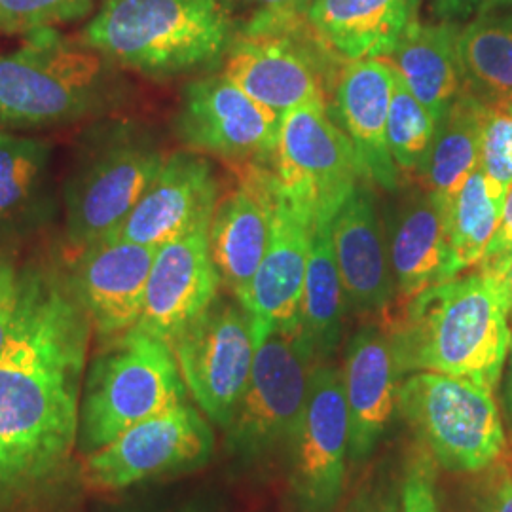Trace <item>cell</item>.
Masks as SVG:
<instances>
[{"mask_svg": "<svg viewBox=\"0 0 512 512\" xmlns=\"http://www.w3.org/2000/svg\"><path fill=\"white\" fill-rule=\"evenodd\" d=\"M92 321L52 274L35 319L0 357V511L59 482L78 437Z\"/></svg>", "mask_w": 512, "mask_h": 512, "instance_id": "6da1fadb", "label": "cell"}, {"mask_svg": "<svg viewBox=\"0 0 512 512\" xmlns=\"http://www.w3.org/2000/svg\"><path fill=\"white\" fill-rule=\"evenodd\" d=\"M511 323L501 287L478 270L404 300L384 329L401 374L440 372L495 391L511 353Z\"/></svg>", "mask_w": 512, "mask_h": 512, "instance_id": "7a4b0ae2", "label": "cell"}, {"mask_svg": "<svg viewBox=\"0 0 512 512\" xmlns=\"http://www.w3.org/2000/svg\"><path fill=\"white\" fill-rule=\"evenodd\" d=\"M234 0H103L80 40L150 78L213 69L238 37Z\"/></svg>", "mask_w": 512, "mask_h": 512, "instance_id": "3957f363", "label": "cell"}, {"mask_svg": "<svg viewBox=\"0 0 512 512\" xmlns=\"http://www.w3.org/2000/svg\"><path fill=\"white\" fill-rule=\"evenodd\" d=\"M116 65L57 29L0 55V126L38 128L105 114L120 97Z\"/></svg>", "mask_w": 512, "mask_h": 512, "instance_id": "277c9868", "label": "cell"}, {"mask_svg": "<svg viewBox=\"0 0 512 512\" xmlns=\"http://www.w3.org/2000/svg\"><path fill=\"white\" fill-rule=\"evenodd\" d=\"M186 393L167 342L139 327L109 338L82 384L76 450L92 456L133 425L186 404Z\"/></svg>", "mask_w": 512, "mask_h": 512, "instance_id": "5b68a950", "label": "cell"}, {"mask_svg": "<svg viewBox=\"0 0 512 512\" xmlns=\"http://www.w3.org/2000/svg\"><path fill=\"white\" fill-rule=\"evenodd\" d=\"M164 160L147 135L124 122L88 135L65 184V228L76 251L109 238L128 219Z\"/></svg>", "mask_w": 512, "mask_h": 512, "instance_id": "8992f818", "label": "cell"}, {"mask_svg": "<svg viewBox=\"0 0 512 512\" xmlns=\"http://www.w3.org/2000/svg\"><path fill=\"white\" fill-rule=\"evenodd\" d=\"M397 406L416 439L446 471L480 473L505 454L494 391L467 378L410 374L399 385Z\"/></svg>", "mask_w": 512, "mask_h": 512, "instance_id": "52a82bcc", "label": "cell"}, {"mask_svg": "<svg viewBox=\"0 0 512 512\" xmlns=\"http://www.w3.org/2000/svg\"><path fill=\"white\" fill-rule=\"evenodd\" d=\"M315 366L300 329L274 330L256 348L249 384L226 429V452L255 467L287 452Z\"/></svg>", "mask_w": 512, "mask_h": 512, "instance_id": "ba28073f", "label": "cell"}, {"mask_svg": "<svg viewBox=\"0 0 512 512\" xmlns=\"http://www.w3.org/2000/svg\"><path fill=\"white\" fill-rule=\"evenodd\" d=\"M272 169L283 196L311 226L334 219L363 181L355 148L327 105L283 114Z\"/></svg>", "mask_w": 512, "mask_h": 512, "instance_id": "9c48e42d", "label": "cell"}, {"mask_svg": "<svg viewBox=\"0 0 512 512\" xmlns=\"http://www.w3.org/2000/svg\"><path fill=\"white\" fill-rule=\"evenodd\" d=\"M186 389L203 414L228 429L255 363V323L239 300L217 296L173 342Z\"/></svg>", "mask_w": 512, "mask_h": 512, "instance_id": "30bf717a", "label": "cell"}, {"mask_svg": "<svg viewBox=\"0 0 512 512\" xmlns=\"http://www.w3.org/2000/svg\"><path fill=\"white\" fill-rule=\"evenodd\" d=\"M342 63L310 25L283 33H241L222 65L234 84L283 118L304 105H327L334 65Z\"/></svg>", "mask_w": 512, "mask_h": 512, "instance_id": "8fae6325", "label": "cell"}, {"mask_svg": "<svg viewBox=\"0 0 512 512\" xmlns=\"http://www.w3.org/2000/svg\"><path fill=\"white\" fill-rule=\"evenodd\" d=\"M348 446L344 372L319 363L311 368L304 410L287 446L296 511L334 512L344 490Z\"/></svg>", "mask_w": 512, "mask_h": 512, "instance_id": "7c38bea8", "label": "cell"}, {"mask_svg": "<svg viewBox=\"0 0 512 512\" xmlns=\"http://www.w3.org/2000/svg\"><path fill=\"white\" fill-rule=\"evenodd\" d=\"M213 448L211 425L183 404L133 425L88 456L84 480L93 490L118 492L148 478L198 469L211 459Z\"/></svg>", "mask_w": 512, "mask_h": 512, "instance_id": "4fadbf2b", "label": "cell"}, {"mask_svg": "<svg viewBox=\"0 0 512 512\" xmlns=\"http://www.w3.org/2000/svg\"><path fill=\"white\" fill-rule=\"evenodd\" d=\"M279 124L275 112L224 73L192 80L177 114V133L188 150L243 165L274 162Z\"/></svg>", "mask_w": 512, "mask_h": 512, "instance_id": "5bb4252c", "label": "cell"}, {"mask_svg": "<svg viewBox=\"0 0 512 512\" xmlns=\"http://www.w3.org/2000/svg\"><path fill=\"white\" fill-rule=\"evenodd\" d=\"M209 222L158 247L148 275L145 306L135 327L173 346L219 296L220 277L209 249Z\"/></svg>", "mask_w": 512, "mask_h": 512, "instance_id": "9a60e30c", "label": "cell"}, {"mask_svg": "<svg viewBox=\"0 0 512 512\" xmlns=\"http://www.w3.org/2000/svg\"><path fill=\"white\" fill-rule=\"evenodd\" d=\"M219 198L211 164L194 150L173 152L156 179L109 238L162 247L192 228L209 222Z\"/></svg>", "mask_w": 512, "mask_h": 512, "instance_id": "2e32d148", "label": "cell"}, {"mask_svg": "<svg viewBox=\"0 0 512 512\" xmlns=\"http://www.w3.org/2000/svg\"><path fill=\"white\" fill-rule=\"evenodd\" d=\"M311 232L310 220L294 209L277 184L268 247L241 302L253 317L258 346L274 330L300 329Z\"/></svg>", "mask_w": 512, "mask_h": 512, "instance_id": "e0dca14e", "label": "cell"}, {"mask_svg": "<svg viewBox=\"0 0 512 512\" xmlns=\"http://www.w3.org/2000/svg\"><path fill=\"white\" fill-rule=\"evenodd\" d=\"M272 165H243L234 192L222 198L209 224L211 258L232 296L243 302L264 258L275 198Z\"/></svg>", "mask_w": 512, "mask_h": 512, "instance_id": "ac0fdd59", "label": "cell"}, {"mask_svg": "<svg viewBox=\"0 0 512 512\" xmlns=\"http://www.w3.org/2000/svg\"><path fill=\"white\" fill-rule=\"evenodd\" d=\"M156 251L124 239H101L80 251L71 285L101 340L139 323Z\"/></svg>", "mask_w": 512, "mask_h": 512, "instance_id": "d6986e66", "label": "cell"}, {"mask_svg": "<svg viewBox=\"0 0 512 512\" xmlns=\"http://www.w3.org/2000/svg\"><path fill=\"white\" fill-rule=\"evenodd\" d=\"M397 69L387 57L342 63L336 76V122L348 135L363 179L385 190L399 184V169L387 147V116Z\"/></svg>", "mask_w": 512, "mask_h": 512, "instance_id": "ffe728a7", "label": "cell"}, {"mask_svg": "<svg viewBox=\"0 0 512 512\" xmlns=\"http://www.w3.org/2000/svg\"><path fill=\"white\" fill-rule=\"evenodd\" d=\"M334 256L346 300L361 313H382L397 293L389 245L368 181L355 186L330 222Z\"/></svg>", "mask_w": 512, "mask_h": 512, "instance_id": "44dd1931", "label": "cell"}, {"mask_svg": "<svg viewBox=\"0 0 512 512\" xmlns=\"http://www.w3.org/2000/svg\"><path fill=\"white\" fill-rule=\"evenodd\" d=\"M344 387L349 416L348 456L361 463L372 456L384 437L403 376L384 327L366 325L349 340Z\"/></svg>", "mask_w": 512, "mask_h": 512, "instance_id": "7402d4cb", "label": "cell"}, {"mask_svg": "<svg viewBox=\"0 0 512 512\" xmlns=\"http://www.w3.org/2000/svg\"><path fill=\"white\" fill-rule=\"evenodd\" d=\"M421 0H311L308 25L342 63L389 57L418 21Z\"/></svg>", "mask_w": 512, "mask_h": 512, "instance_id": "603a6c76", "label": "cell"}, {"mask_svg": "<svg viewBox=\"0 0 512 512\" xmlns=\"http://www.w3.org/2000/svg\"><path fill=\"white\" fill-rule=\"evenodd\" d=\"M389 256L403 300L450 281L446 207L427 190L403 203L391 230Z\"/></svg>", "mask_w": 512, "mask_h": 512, "instance_id": "cb8c5ba5", "label": "cell"}, {"mask_svg": "<svg viewBox=\"0 0 512 512\" xmlns=\"http://www.w3.org/2000/svg\"><path fill=\"white\" fill-rule=\"evenodd\" d=\"M458 33L456 23H421L418 19L387 57L404 86L435 120L463 90Z\"/></svg>", "mask_w": 512, "mask_h": 512, "instance_id": "d4e9b609", "label": "cell"}, {"mask_svg": "<svg viewBox=\"0 0 512 512\" xmlns=\"http://www.w3.org/2000/svg\"><path fill=\"white\" fill-rule=\"evenodd\" d=\"M486 114V103L461 90L437 120L433 143L418 175L423 190L435 196L444 207L480 165Z\"/></svg>", "mask_w": 512, "mask_h": 512, "instance_id": "484cf974", "label": "cell"}, {"mask_svg": "<svg viewBox=\"0 0 512 512\" xmlns=\"http://www.w3.org/2000/svg\"><path fill=\"white\" fill-rule=\"evenodd\" d=\"M330 222H319L313 226L308 270L300 302V336L315 365L327 363L338 348L346 306V293L334 256Z\"/></svg>", "mask_w": 512, "mask_h": 512, "instance_id": "4316f807", "label": "cell"}, {"mask_svg": "<svg viewBox=\"0 0 512 512\" xmlns=\"http://www.w3.org/2000/svg\"><path fill=\"white\" fill-rule=\"evenodd\" d=\"M458 59L463 90L488 107L512 99V12L486 14L459 25Z\"/></svg>", "mask_w": 512, "mask_h": 512, "instance_id": "83f0119b", "label": "cell"}, {"mask_svg": "<svg viewBox=\"0 0 512 512\" xmlns=\"http://www.w3.org/2000/svg\"><path fill=\"white\" fill-rule=\"evenodd\" d=\"M48 143L0 131V239L12 238L33 219L50 175Z\"/></svg>", "mask_w": 512, "mask_h": 512, "instance_id": "f1b7e54d", "label": "cell"}, {"mask_svg": "<svg viewBox=\"0 0 512 512\" xmlns=\"http://www.w3.org/2000/svg\"><path fill=\"white\" fill-rule=\"evenodd\" d=\"M503 205L505 198L495 194L480 169H476L446 205L450 279L482 262L499 228Z\"/></svg>", "mask_w": 512, "mask_h": 512, "instance_id": "f546056e", "label": "cell"}, {"mask_svg": "<svg viewBox=\"0 0 512 512\" xmlns=\"http://www.w3.org/2000/svg\"><path fill=\"white\" fill-rule=\"evenodd\" d=\"M437 120L403 84L397 73L387 116V147L403 173H420L435 137Z\"/></svg>", "mask_w": 512, "mask_h": 512, "instance_id": "4dcf8cb0", "label": "cell"}, {"mask_svg": "<svg viewBox=\"0 0 512 512\" xmlns=\"http://www.w3.org/2000/svg\"><path fill=\"white\" fill-rule=\"evenodd\" d=\"M52 272L19 270L16 262L0 255V357L12 348L35 319Z\"/></svg>", "mask_w": 512, "mask_h": 512, "instance_id": "1f68e13d", "label": "cell"}, {"mask_svg": "<svg viewBox=\"0 0 512 512\" xmlns=\"http://www.w3.org/2000/svg\"><path fill=\"white\" fill-rule=\"evenodd\" d=\"M95 0H0V35H29L88 16Z\"/></svg>", "mask_w": 512, "mask_h": 512, "instance_id": "d6a6232c", "label": "cell"}, {"mask_svg": "<svg viewBox=\"0 0 512 512\" xmlns=\"http://www.w3.org/2000/svg\"><path fill=\"white\" fill-rule=\"evenodd\" d=\"M478 169L495 194L507 198L512 188V114L503 107H488Z\"/></svg>", "mask_w": 512, "mask_h": 512, "instance_id": "836d02e7", "label": "cell"}, {"mask_svg": "<svg viewBox=\"0 0 512 512\" xmlns=\"http://www.w3.org/2000/svg\"><path fill=\"white\" fill-rule=\"evenodd\" d=\"M251 16L239 27L241 33H283L308 25L311 0H243Z\"/></svg>", "mask_w": 512, "mask_h": 512, "instance_id": "e575fe53", "label": "cell"}, {"mask_svg": "<svg viewBox=\"0 0 512 512\" xmlns=\"http://www.w3.org/2000/svg\"><path fill=\"white\" fill-rule=\"evenodd\" d=\"M403 512H439L431 459H414L403 482Z\"/></svg>", "mask_w": 512, "mask_h": 512, "instance_id": "d590c367", "label": "cell"}, {"mask_svg": "<svg viewBox=\"0 0 512 512\" xmlns=\"http://www.w3.org/2000/svg\"><path fill=\"white\" fill-rule=\"evenodd\" d=\"M475 512H512V463L505 454L490 467L478 492Z\"/></svg>", "mask_w": 512, "mask_h": 512, "instance_id": "8d00e7d4", "label": "cell"}, {"mask_svg": "<svg viewBox=\"0 0 512 512\" xmlns=\"http://www.w3.org/2000/svg\"><path fill=\"white\" fill-rule=\"evenodd\" d=\"M431 12L437 21L461 25L478 16L512 12V0H431Z\"/></svg>", "mask_w": 512, "mask_h": 512, "instance_id": "74e56055", "label": "cell"}, {"mask_svg": "<svg viewBox=\"0 0 512 512\" xmlns=\"http://www.w3.org/2000/svg\"><path fill=\"white\" fill-rule=\"evenodd\" d=\"M512 256V188L511 192L505 198L503 205V213L499 220V228L495 232L494 239L486 251V255L482 258V262L478 264V270L484 274H490L497 270L503 262H507Z\"/></svg>", "mask_w": 512, "mask_h": 512, "instance_id": "f35d334b", "label": "cell"}, {"mask_svg": "<svg viewBox=\"0 0 512 512\" xmlns=\"http://www.w3.org/2000/svg\"><path fill=\"white\" fill-rule=\"evenodd\" d=\"M482 274H484V272H482ZM486 275L494 277L495 281H497V285L501 287V291L505 294L507 304H509V310H511L512 321V256L507 260V262H503L497 270Z\"/></svg>", "mask_w": 512, "mask_h": 512, "instance_id": "ab89813d", "label": "cell"}, {"mask_svg": "<svg viewBox=\"0 0 512 512\" xmlns=\"http://www.w3.org/2000/svg\"><path fill=\"white\" fill-rule=\"evenodd\" d=\"M355 512H397V505L393 499L387 497H370Z\"/></svg>", "mask_w": 512, "mask_h": 512, "instance_id": "60d3db41", "label": "cell"}, {"mask_svg": "<svg viewBox=\"0 0 512 512\" xmlns=\"http://www.w3.org/2000/svg\"><path fill=\"white\" fill-rule=\"evenodd\" d=\"M175 512H213V509L207 503H203V501H192V503L184 505L179 511Z\"/></svg>", "mask_w": 512, "mask_h": 512, "instance_id": "b9f144b4", "label": "cell"}, {"mask_svg": "<svg viewBox=\"0 0 512 512\" xmlns=\"http://www.w3.org/2000/svg\"><path fill=\"white\" fill-rule=\"evenodd\" d=\"M507 410L512 425V346H511V368H509V380H507Z\"/></svg>", "mask_w": 512, "mask_h": 512, "instance_id": "7bdbcfd3", "label": "cell"}, {"mask_svg": "<svg viewBox=\"0 0 512 512\" xmlns=\"http://www.w3.org/2000/svg\"><path fill=\"white\" fill-rule=\"evenodd\" d=\"M503 109L509 110V112L512 114V99L509 101V103H505V105H503Z\"/></svg>", "mask_w": 512, "mask_h": 512, "instance_id": "ee69618b", "label": "cell"}]
</instances>
